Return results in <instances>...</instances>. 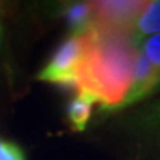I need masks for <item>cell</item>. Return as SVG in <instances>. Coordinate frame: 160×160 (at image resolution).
<instances>
[{
    "label": "cell",
    "mask_w": 160,
    "mask_h": 160,
    "mask_svg": "<svg viewBox=\"0 0 160 160\" xmlns=\"http://www.w3.org/2000/svg\"><path fill=\"white\" fill-rule=\"evenodd\" d=\"M88 48L75 92H87L104 111H120L131 89L139 47L129 32L95 26L87 32Z\"/></svg>",
    "instance_id": "cell-1"
},
{
    "label": "cell",
    "mask_w": 160,
    "mask_h": 160,
    "mask_svg": "<svg viewBox=\"0 0 160 160\" xmlns=\"http://www.w3.org/2000/svg\"><path fill=\"white\" fill-rule=\"evenodd\" d=\"M88 48V35H69L56 47L48 62L36 75L39 82L75 89L78 88L79 72Z\"/></svg>",
    "instance_id": "cell-2"
},
{
    "label": "cell",
    "mask_w": 160,
    "mask_h": 160,
    "mask_svg": "<svg viewBox=\"0 0 160 160\" xmlns=\"http://www.w3.org/2000/svg\"><path fill=\"white\" fill-rule=\"evenodd\" d=\"M95 24L102 28L116 29V31L129 32L133 22L143 9L146 2L133 0H104V2H91Z\"/></svg>",
    "instance_id": "cell-3"
},
{
    "label": "cell",
    "mask_w": 160,
    "mask_h": 160,
    "mask_svg": "<svg viewBox=\"0 0 160 160\" xmlns=\"http://www.w3.org/2000/svg\"><path fill=\"white\" fill-rule=\"evenodd\" d=\"M120 126L132 138L149 144H160V98L127 113Z\"/></svg>",
    "instance_id": "cell-4"
},
{
    "label": "cell",
    "mask_w": 160,
    "mask_h": 160,
    "mask_svg": "<svg viewBox=\"0 0 160 160\" xmlns=\"http://www.w3.org/2000/svg\"><path fill=\"white\" fill-rule=\"evenodd\" d=\"M159 91H160V73L155 69V67L149 63L147 56L139 48L136 63H135L132 86L120 109L142 103L143 100H146L147 98L152 96L153 93Z\"/></svg>",
    "instance_id": "cell-5"
},
{
    "label": "cell",
    "mask_w": 160,
    "mask_h": 160,
    "mask_svg": "<svg viewBox=\"0 0 160 160\" xmlns=\"http://www.w3.org/2000/svg\"><path fill=\"white\" fill-rule=\"evenodd\" d=\"M59 16L71 31V35L87 33L95 26V13L91 2H71L59 8Z\"/></svg>",
    "instance_id": "cell-6"
},
{
    "label": "cell",
    "mask_w": 160,
    "mask_h": 160,
    "mask_svg": "<svg viewBox=\"0 0 160 160\" xmlns=\"http://www.w3.org/2000/svg\"><path fill=\"white\" fill-rule=\"evenodd\" d=\"M95 104H99L91 93L76 92L66 104V119L72 132H84L92 116Z\"/></svg>",
    "instance_id": "cell-7"
},
{
    "label": "cell",
    "mask_w": 160,
    "mask_h": 160,
    "mask_svg": "<svg viewBox=\"0 0 160 160\" xmlns=\"http://www.w3.org/2000/svg\"><path fill=\"white\" fill-rule=\"evenodd\" d=\"M156 33H160V0H149L133 22L129 35L139 47L142 42Z\"/></svg>",
    "instance_id": "cell-8"
},
{
    "label": "cell",
    "mask_w": 160,
    "mask_h": 160,
    "mask_svg": "<svg viewBox=\"0 0 160 160\" xmlns=\"http://www.w3.org/2000/svg\"><path fill=\"white\" fill-rule=\"evenodd\" d=\"M139 48L147 56L155 69L160 73V33H156L146 39L144 42L140 43Z\"/></svg>",
    "instance_id": "cell-9"
},
{
    "label": "cell",
    "mask_w": 160,
    "mask_h": 160,
    "mask_svg": "<svg viewBox=\"0 0 160 160\" xmlns=\"http://www.w3.org/2000/svg\"><path fill=\"white\" fill-rule=\"evenodd\" d=\"M0 160H27L23 148L12 142L0 140Z\"/></svg>",
    "instance_id": "cell-10"
},
{
    "label": "cell",
    "mask_w": 160,
    "mask_h": 160,
    "mask_svg": "<svg viewBox=\"0 0 160 160\" xmlns=\"http://www.w3.org/2000/svg\"><path fill=\"white\" fill-rule=\"evenodd\" d=\"M8 6L4 2H0V66L6 67L4 56H6V22H7Z\"/></svg>",
    "instance_id": "cell-11"
},
{
    "label": "cell",
    "mask_w": 160,
    "mask_h": 160,
    "mask_svg": "<svg viewBox=\"0 0 160 160\" xmlns=\"http://www.w3.org/2000/svg\"><path fill=\"white\" fill-rule=\"evenodd\" d=\"M0 71H2V66H0Z\"/></svg>",
    "instance_id": "cell-12"
}]
</instances>
